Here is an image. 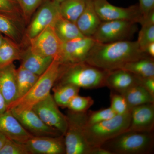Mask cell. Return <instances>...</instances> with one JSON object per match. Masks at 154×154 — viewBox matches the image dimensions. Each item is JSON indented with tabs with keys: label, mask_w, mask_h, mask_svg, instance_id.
<instances>
[{
	"label": "cell",
	"mask_w": 154,
	"mask_h": 154,
	"mask_svg": "<svg viewBox=\"0 0 154 154\" xmlns=\"http://www.w3.org/2000/svg\"><path fill=\"white\" fill-rule=\"evenodd\" d=\"M147 56H149L141 50L137 41L106 43L96 42L85 61L98 68L110 71Z\"/></svg>",
	"instance_id": "6da1fadb"
},
{
	"label": "cell",
	"mask_w": 154,
	"mask_h": 154,
	"mask_svg": "<svg viewBox=\"0 0 154 154\" xmlns=\"http://www.w3.org/2000/svg\"><path fill=\"white\" fill-rule=\"evenodd\" d=\"M108 72L85 61L60 64L58 77L54 85L68 84L83 89H98L105 87Z\"/></svg>",
	"instance_id": "7a4b0ae2"
},
{
	"label": "cell",
	"mask_w": 154,
	"mask_h": 154,
	"mask_svg": "<svg viewBox=\"0 0 154 154\" xmlns=\"http://www.w3.org/2000/svg\"><path fill=\"white\" fill-rule=\"evenodd\" d=\"M110 154H149L154 148V133L127 130L101 146Z\"/></svg>",
	"instance_id": "3957f363"
},
{
	"label": "cell",
	"mask_w": 154,
	"mask_h": 154,
	"mask_svg": "<svg viewBox=\"0 0 154 154\" xmlns=\"http://www.w3.org/2000/svg\"><path fill=\"white\" fill-rule=\"evenodd\" d=\"M60 65L57 58H54L47 70L39 76L30 91L13 102L8 107L7 110L18 113L30 110L34 105L46 98L51 94V91L57 80Z\"/></svg>",
	"instance_id": "277c9868"
},
{
	"label": "cell",
	"mask_w": 154,
	"mask_h": 154,
	"mask_svg": "<svg viewBox=\"0 0 154 154\" xmlns=\"http://www.w3.org/2000/svg\"><path fill=\"white\" fill-rule=\"evenodd\" d=\"M131 113L116 115L113 118L96 124L86 125V140L92 147H100L113 138L126 131L129 128Z\"/></svg>",
	"instance_id": "5b68a950"
},
{
	"label": "cell",
	"mask_w": 154,
	"mask_h": 154,
	"mask_svg": "<svg viewBox=\"0 0 154 154\" xmlns=\"http://www.w3.org/2000/svg\"><path fill=\"white\" fill-rule=\"evenodd\" d=\"M66 116L67 127L64 134L66 154H91L93 147L87 142L85 133L87 112L69 110Z\"/></svg>",
	"instance_id": "8992f818"
},
{
	"label": "cell",
	"mask_w": 154,
	"mask_h": 154,
	"mask_svg": "<svg viewBox=\"0 0 154 154\" xmlns=\"http://www.w3.org/2000/svg\"><path fill=\"white\" fill-rule=\"evenodd\" d=\"M137 24L125 20L102 21L92 37L103 43L130 40L137 32Z\"/></svg>",
	"instance_id": "52a82bcc"
},
{
	"label": "cell",
	"mask_w": 154,
	"mask_h": 154,
	"mask_svg": "<svg viewBox=\"0 0 154 154\" xmlns=\"http://www.w3.org/2000/svg\"><path fill=\"white\" fill-rule=\"evenodd\" d=\"M61 16L60 3L45 0L35 11L25 32V39L29 41L48 26H53Z\"/></svg>",
	"instance_id": "ba28073f"
},
{
	"label": "cell",
	"mask_w": 154,
	"mask_h": 154,
	"mask_svg": "<svg viewBox=\"0 0 154 154\" xmlns=\"http://www.w3.org/2000/svg\"><path fill=\"white\" fill-rule=\"evenodd\" d=\"M93 3L102 22L125 20L140 23L141 25L143 23V15L138 4L122 8L113 5L107 0H94Z\"/></svg>",
	"instance_id": "9c48e42d"
},
{
	"label": "cell",
	"mask_w": 154,
	"mask_h": 154,
	"mask_svg": "<svg viewBox=\"0 0 154 154\" xmlns=\"http://www.w3.org/2000/svg\"><path fill=\"white\" fill-rule=\"evenodd\" d=\"M32 109L45 123L65 134L67 127L66 116L59 110L52 95L50 94L34 105Z\"/></svg>",
	"instance_id": "30bf717a"
},
{
	"label": "cell",
	"mask_w": 154,
	"mask_h": 154,
	"mask_svg": "<svg viewBox=\"0 0 154 154\" xmlns=\"http://www.w3.org/2000/svg\"><path fill=\"white\" fill-rule=\"evenodd\" d=\"M96 42L92 37L83 36L64 42L58 56L56 58L61 64L85 61Z\"/></svg>",
	"instance_id": "8fae6325"
},
{
	"label": "cell",
	"mask_w": 154,
	"mask_h": 154,
	"mask_svg": "<svg viewBox=\"0 0 154 154\" xmlns=\"http://www.w3.org/2000/svg\"><path fill=\"white\" fill-rule=\"evenodd\" d=\"M63 43L52 26L47 27L28 41V45L33 53L44 57L53 58L58 56Z\"/></svg>",
	"instance_id": "7c38bea8"
},
{
	"label": "cell",
	"mask_w": 154,
	"mask_h": 154,
	"mask_svg": "<svg viewBox=\"0 0 154 154\" xmlns=\"http://www.w3.org/2000/svg\"><path fill=\"white\" fill-rule=\"evenodd\" d=\"M11 112L23 128L33 136L57 137L63 134L57 129L45 123L32 109L18 113Z\"/></svg>",
	"instance_id": "4fadbf2b"
},
{
	"label": "cell",
	"mask_w": 154,
	"mask_h": 154,
	"mask_svg": "<svg viewBox=\"0 0 154 154\" xmlns=\"http://www.w3.org/2000/svg\"><path fill=\"white\" fill-rule=\"evenodd\" d=\"M25 144L30 154H66L64 135L59 136H33Z\"/></svg>",
	"instance_id": "5bb4252c"
},
{
	"label": "cell",
	"mask_w": 154,
	"mask_h": 154,
	"mask_svg": "<svg viewBox=\"0 0 154 154\" xmlns=\"http://www.w3.org/2000/svg\"><path fill=\"white\" fill-rule=\"evenodd\" d=\"M131 122L128 130L152 132L154 130V103L131 108Z\"/></svg>",
	"instance_id": "9a60e30c"
},
{
	"label": "cell",
	"mask_w": 154,
	"mask_h": 154,
	"mask_svg": "<svg viewBox=\"0 0 154 154\" xmlns=\"http://www.w3.org/2000/svg\"><path fill=\"white\" fill-rule=\"evenodd\" d=\"M0 133L7 138L22 143H25L33 137L10 110L0 113Z\"/></svg>",
	"instance_id": "2e32d148"
},
{
	"label": "cell",
	"mask_w": 154,
	"mask_h": 154,
	"mask_svg": "<svg viewBox=\"0 0 154 154\" xmlns=\"http://www.w3.org/2000/svg\"><path fill=\"white\" fill-rule=\"evenodd\" d=\"M25 25L23 19L0 13V33L21 46L25 43Z\"/></svg>",
	"instance_id": "e0dca14e"
},
{
	"label": "cell",
	"mask_w": 154,
	"mask_h": 154,
	"mask_svg": "<svg viewBox=\"0 0 154 154\" xmlns=\"http://www.w3.org/2000/svg\"><path fill=\"white\" fill-rule=\"evenodd\" d=\"M138 85L140 77L122 69L108 71L105 80V87L119 94Z\"/></svg>",
	"instance_id": "ac0fdd59"
},
{
	"label": "cell",
	"mask_w": 154,
	"mask_h": 154,
	"mask_svg": "<svg viewBox=\"0 0 154 154\" xmlns=\"http://www.w3.org/2000/svg\"><path fill=\"white\" fill-rule=\"evenodd\" d=\"M0 93L8 107L17 100V69L14 63L0 69Z\"/></svg>",
	"instance_id": "d6986e66"
},
{
	"label": "cell",
	"mask_w": 154,
	"mask_h": 154,
	"mask_svg": "<svg viewBox=\"0 0 154 154\" xmlns=\"http://www.w3.org/2000/svg\"><path fill=\"white\" fill-rule=\"evenodd\" d=\"M102 22L96 13L93 1L86 0L85 10L76 22L80 32L84 36L92 37Z\"/></svg>",
	"instance_id": "ffe728a7"
},
{
	"label": "cell",
	"mask_w": 154,
	"mask_h": 154,
	"mask_svg": "<svg viewBox=\"0 0 154 154\" xmlns=\"http://www.w3.org/2000/svg\"><path fill=\"white\" fill-rule=\"evenodd\" d=\"M54 58L44 57L33 53L29 45L22 49L21 66L37 75L40 76L48 68Z\"/></svg>",
	"instance_id": "44dd1931"
},
{
	"label": "cell",
	"mask_w": 154,
	"mask_h": 154,
	"mask_svg": "<svg viewBox=\"0 0 154 154\" xmlns=\"http://www.w3.org/2000/svg\"><path fill=\"white\" fill-rule=\"evenodd\" d=\"M120 94L126 100L130 110L136 106L154 103V96L140 85L133 86Z\"/></svg>",
	"instance_id": "7402d4cb"
},
{
	"label": "cell",
	"mask_w": 154,
	"mask_h": 154,
	"mask_svg": "<svg viewBox=\"0 0 154 154\" xmlns=\"http://www.w3.org/2000/svg\"><path fill=\"white\" fill-rule=\"evenodd\" d=\"M54 29L61 41L67 42L84 36L76 24L60 16L53 26Z\"/></svg>",
	"instance_id": "603a6c76"
},
{
	"label": "cell",
	"mask_w": 154,
	"mask_h": 154,
	"mask_svg": "<svg viewBox=\"0 0 154 154\" xmlns=\"http://www.w3.org/2000/svg\"><path fill=\"white\" fill-rule=\"evenodd\" d=\"M22 49V46L5 36L0 45V69L14 63L15 61L21 60Z\"/></svg>",
	"instance_id": "cb8c5ba5"
},
{
	"label": "cell",
	"mask_w": 154,
	"mask_h": 154,
	"mask_svg": "<svg viewBox=\"0 0 154 154\" xmlns=\"http://www.w3.org/2000/svg\"><path fill=\"white\" fill-rule=\"evenodd\" d=\"M142 78L154 77V57L142 58L125 64L121 68Z\"/></svg>",
	"instance_id": "d4e9b609"
},
{
	"label": "cell",
	"mask_w": 154,
	"mask_h": 154,
	"mask_svg": "<svg viewBox=\"0 0 154 154\" xmlns=\"http://www.w3.org/2000/svg\"><path fill=\"white\" fill-rule=\"evenodd\" d=\"M81 88L71 85H54L52 88L54 99L59 107L67 108L71 100L79 94Z\"/></svg>",
	"instance_id": "484cf974"
},
{
	"label": "cell",
	"mask_w": 154,
	"mask_h": 154,
	"mask_svg": "<svg viewBox=\"0 0 154 154\" xmlns=\"http://www.w3.org/2000/svg\"><path fill=\"white\" fill-rule=\"evenodd\" d=\"M39 76L21 65L19 68L17 69V100L24 96L30 91L36 83Z\"/></svg>",
	"instance_id": "4316f807"
},
{
	"label": "cell",
	"mask_w": 154,
	"mask_h": 154,
	"mask_svg": "<svg viewBox=\"0 0 154 154\" xmlns=\"http://www.w3.org/2000/svg\"><path fill=\"white\" fill-rule=\"evenodd\" d=\"M86 0H65L60 3L61 16L76 23L85 8Z\"/></svg>",
	"instance_id": "83f0119b"
},
{
	"label": "cell",
	"mask_w": 154,
	"mask_h": 154,
	"mask_svg": "<svg viewBox=\"0 0 154 154\" xmlns=\"http://www.w3.org/2000/svg\"><path fill=\"white\" fill-rule=\"evenodd\" d=\"M94 102L91 96H82L78 94L71 100L67 108L74 112H86L94 105Z\"/></svg>",
	"instance_id": "f1b7e54d"
},
{
	"label": "cell",
	"mask_w": 154,
	"mask_h": 154,
	"mask_svg": "<svg viewBox=\"0 0 154 154\" xmlns=\"http://www.w3.org/2000/svg\"><path fill=\"white\" fill-rule=\"evenodd\" d=\"M116 114L111 107L102 108L99 110L87 111V125L102 122L113 118Z\"/></svg>",
	"instance_id": "f546056e"
},
{
	"label": "cell",
	"mask_w": 154,
	"mask_h": 154,
	"mask_svg": "<svg viewBox=\"0 0 154 154\" xmlns=\"http://www.w3.org/2000/svg\"><path fill=\"white\" fill-rule=\"evenodd\" d=\"M110 101V107L116 115H124L130 112V109L126 100L121 94L111 91Z\"/></svg>",
	"instance_id": "4dcf8cb0"
},
{
	"label": "cell",
	"mask_w": 154,
	"mask_h": 154,
	"mask_svg": "<svg viewBox=\"0 0 154 154\" xmlns=\"http://www.w3.org/2000/svg\"><path fill=\"white\" fill-rule=\"evenodd\" d=\"M45 0H17L22 11L25 24L28 25L38 7Z\"/></svg>",
	"instance_id": "1f68e13d"
},
{
	"label": "cell",
	"mask_w": 154,
	"mask_h": 154,
	"mask_svg": "<svg viewBox=\"0 0 154 154\" xmlns=\"http://www.w3.org/2000/svg\"><path fill=\"white\" fill-rule=\"evenodd\" d=\"M141 26L137 41L141 50L143 51L148 45L154 42V24L145 23Z\"/></svg>",
	"instance_id": "d6a6232c"
},
{
	"label": "cell",
	"mask_w": 154,
	"mask_h": 154,
	"mask_svg": "<svg viewBox=\"0 0 154 154\" xmlns=\"http://www.w3.org/2000/svg\"><path fill=\"white\" fill-rule=\"evenodd\" d=\"M0 154H30V153L25 143L7 138L0 150Z\"/></svg>",
	"instance_id": "836d02e7"
},
{
	"label": "cell",
	"mask_w": 154,
	"mask_h": 154,
	"mask_svg": "<svg viewBox=\"0 0 154 154\" xmlns=\"http://www.w3.org/2000/svg\"><path fill=\"white\" fill-rule=\"evenodd\" d=\"M0 13L18 17L24 20L17 0H0Z\"/></svg>",
	"instance_id": "e575fe53"
},
{
	"label": "cell",
	"mask_w": 154,
	"mask_h": 154,
	"mask_svg": "<svg viewBox=\"0 0 154 154\" xmlns=\"http://www.w3.org/2000/svg\"><path fill=\"white\" fill-rule=\"evenodd\" d=\"M138 4L144 19L148 14L154 11V0H139Z\"/></svg>",
	"instance_id": "d590c367"
},
{
	"label": "cell",
	"mask_w": 154,
	"mask_h": 154,
	"mask_svg": "<svg viewBox=\"0 0 154 154\" xmlns=\"http://www.w3.org/2000/svg\"><path fill=\"white\" fill-rule=\"evenodd\" d=\"M140 85L154 96V77H140Z\"/></svg>",
	"instance_id": "8d00e7d4"
},
{
	"label": "cell",
	"mask_w": 154,
	"mask_h": 154,
	"mask_svg": "<svg viewBox=\"0 0 154 154\" xmlns=\"http://www.w3.org/2000/svg\"><path fill=\"white\" fill-rule=\"evenodd\" d=\"M143 51L151 57H154V42H152L148 45L144 49Z\"/></svg>",
	"instance_id": "74e56055"
},
{
	"label": "cell",
	"mask_w": 154,
	"mask_h": 154,
	"mask_svg": "<svg viewBox=\"0 0 154 154\" xmlns=\"http://www.w3.org/2000/svg\"><path fill=\"white\" fill-rule=\"evenodd\" d=\"M8 109L7 103L2 95L0 93V113L5 112Z\"/></svg>",
	"instance_id": "f35d334b"
},
{
	"label": "cell",
	"mask_w": 154,
	"mask_h": 154,
	"mask_svg": "<svg viewBox=\"0 0 154 154\" xmlns=\"http://www.w3.org/2000/svg\"><path fill=\"white\" fill-rule=\"evenodd\" d=\"M7 138L4 135L0 133V150L2 147L3 145L5 142Z\"/></svg>",
	"instance_id": "ab89813d"
},
{
	"label": "cell",
	"mask_w": 154,
	"mask_h": 154,
	"mask_svg": "<svg viewBox=\"0 0 154 154\" xmlns=\"http://www.w3.org/2000/svg\"><path fill=\"white\" fill-rule=\"evenodd\" d=\"M5 39V36H3V34L0 33V45L2 43Z\"/></svg>",
	"instance_id": "60d3db41"
},
{
	"label": "cell",
	"mask_w": 154,
	"mask_h": 154,
	"mask_svg": "<svg viewBox=\"0 0 154 154\" xmlns=\"http://www.w3.org/2000/svg\"><path fill=\"white\" fill-rule=\"evenodd\" d=\"M54 1H56V2H57L60 3L62 2L63 1H65V0H54Z\"/></svg>",
	"instance_id": "b9f144b4"
},
{
	"label": "cell",
	"mask_w": 154,
	"mask_h": 154,
	"mask_svg": "<svg viewBox=\"0 0 154 154\" xmlns=\"http://www.w3.org/2000/svg\"><path fill=\"white\" fill-rule=\"evenodd\" d=\"M91 1H94V0H91Z\"/></svg>",
	"instance_id": "7bdbcfd3"
}]
</instances>
